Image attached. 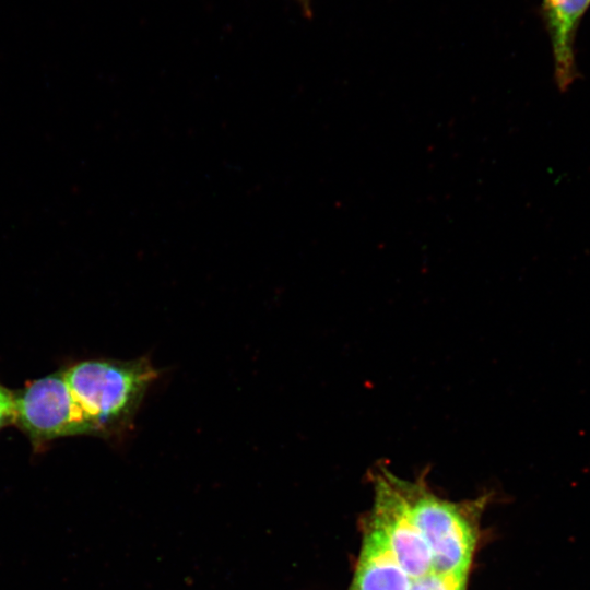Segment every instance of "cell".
<instances>
[{
	"mask_svg": "<svg viewBox=\"0 0 590 590\" xmlns=\"http://www.w3.org/2000/svg\"><path fill=\"white\" fill-rule=\"evenodd\" d=\"M91 435L113 436L131 423L157 371L145 359H90L62 370Z\"/></svg>",
	"mask_w": 590,
	"mask_h": 590,
	"instance_id": "1",
	"label": "cell"
},
{
	"mask_svg": "<svg viewBox=\"0 0 590 590\" xmlns=\"http://www.w3.org/2000/svg\"><path fill=\"white\" fill-rule=\"evenodd\" d=\"M411 517L426 541L432 570L468 577L479 540L481 514L488 496L451 502L435 494L418 476L396 477Z\"/></svg>",
	"mask_w": 590,
	"mask_h": 590,
	"instance_id": "2",
	"label": "cell"
},
{
	"mask_svg": "<svg viewBox=\"0 0 590 590\" xmlns=\"http://www.w3.org/2000/svg\"><path fill=\"white\" fill-rule=\"evenodd\" d=\"M15 423L34 446L66 436L91 435L62 371L39 378L15 394Z\"/></svg>",
	"mask_w": 590,
	"mask_h": 590,
	"instance_id": "3",
	"label": "cell"
},
{
	"mask_svg": "<svg viewBox=\"0 0 590 590\" xmlns=\"http://www.w3.org/2000/svg\"><path fill=\"white\" fill-rule=\"evenodd\" d=\"M369 477L374 504L366 517L381 531L398 564L411 579L428 573L430 551L398 488L397 475L386 467H377Z\"/></svg>",
	"mask_w": 590,
	"mask_h": 590,
	"instance_id": "4",
	"label": "cell"
},
{
	"mask_svg": "<svg viewBox=\"0 0 590 590\" xmlns=\"http://www.w3.org/2000/svg\"><path fill=\"white\" fill-rule=\"evenodd\" d=\"M590 0H542L541 16L548 34L554 76L560 92L578 79L575 43Z\"/></svg>",
	"mask_w": 590,
	"mask_h": 590,
	"instance_id": "5",
	"label": "cell"
},
{
	"mask_svg": "<svg viewBox=\"0 0 590 590\" xmlns=\"http://www.w3.org/2000/svg\"><path fill=\"white\" fill-rule=\"evenodd\" d=\"M356 567L347 590H409L411 577L398 564L381 531L366 517Z\"/></svg>",
	"mask_w": 590,
	"mask_h": 590,
	"instance_id": "6",
	"label": "cell"
},
{
	"mask_svg": "<svg viewBox=\"0 0 590 590\" xmlns=\"http://www.w3.org/2000/svg\"><path fill=\"white\" fill-rule=\"evenodd\" d=\"M468 577L453 574L428 573L411 580L409 590H465Z\"/></svg>",
	"mask_w": 590,
	"mask_h": 590,
	"instance_id": "7",
	"label": "cell"
},
{
	"mask_svg": "<svg viewBox=\"0 0 590 590\" xmlns=\"http://www.w3.org/2000/svg\"><path fill=\"white\" fill-rule=\"evenodd\" d=\"M15 423V394L0 385V429Z\"/></svg>",
	"mask_w": 590,
	"mask_h": 590,
	"instance_id": "8",
	"label": "cell"
},
{
	"mask_svg": "<svg viewBox=\"0 0 590 590\" xmlns=\"http://www.w3.org/2000/svg\"><path fill=\"white\" fill-rule=\"evenodd\" d=\"M304 5L307 8V11H308V4H309V0H300Z\"/></svg>",
	"mask_w": 590,
	"mask_h": 590,
	"instance_id": "9",
	"label": "cell"
}]
</instances>
